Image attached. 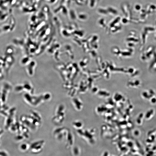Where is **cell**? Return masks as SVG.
<instances>
[{
    "mask_svg": "<svg viewBox=\"0 0 156 156\" xmlns=\"http://www.w3.org/2000/svg\"><path fill=\"white\" fill-rule=\"evenodd\" d=\"M44 143L43 141H38L33 143L30 147L32 151L35 153L41 151L43 150Z\"/></svg>",
    "mask_w": 156,
    "mask_h": 156,
    "instance_id": "cell-1",
    "label": "cell"
},
{
    "mask_svg": "<svg viewBox=\"0 0 156 156\" xmlns=\"http://www.w3.org/2000/svg\"><path fill=\"white\" fill-rule=\"evenodd\" d=\"M65 113L64 111L57 112L56 115L53 118V121L58 123H62L65 119Z\"/></svg>",
    "mask_w": 156,
    "mask_h": 156,
    "instance_id": "cell-2",
    "label": "cell"
},
{
    "mask_svg": "<svg viewBox=\"0 0 156 156\" xmlns=\"http://www.w3.org/2000/svg\"><path fill=\"white\" fill-rule=\"evenodd\" d=\"M70 132H68V134L67 135V140H66V141H67V143H66V146L69 147V146H71L72 145V137L71 133Z\"/></svg>",
    "mask_w": 156,
    "mask_h": 156,
    "instance_id": "cell-3",
    "label": "cell"
},
{
    "mask_svg": "<svg viewBox=\"0 0 156 156\" xmlns=\"http://www.w3.org/2000/svg\"><path fill=\"white\" fill-rule=\"evenodd\" d=\"M28 147V145L26 144H23L21 146V148L22 150L24 151L26 150H27Z\"/></svg>",
    "mask_w": 156,
    "mask_h": 156,
    "instance_id": "cell-4",
    "label": "cell"
},
{
    "mask_svg": "<svg viewBox=\"0 0 156 156\" xmlns=\"http://www.w3.org/2000/svg\"><path fill=\"white\" fill-rule=\"evenodd\" d=\"M153 113V110H151L149 112L146 114V117L147 118H149V117L150 116L151 114H152Z\"/></svg>",
    "mask_w": 156,
    "mask_h": 156,
    "instance_id": "cell-5",
    "label": "cell"
},
{
    "mask_svg": "<svg viewBox=\"0 0 156 156\" xmlns=\"http://www.w3.org/2000/svg\"><path fill=\"white\" fill-rule=\"evenodd\" d=\"M80 17L81 19H85L86 18V16L84 14H81L80 16Z\"/></svg>",
    "mask_w": 156,
    "mask_h": 156,
    "instance_id": "cell-6",
    "label": "cell"
},
{
    "mask_svg": "<svg viewBox=\"0 0 156 156\" xmlns=\"http://www.w3.org/2000/svg\"><path fill=\"white\" fill-rule=\"evenodd\" d=\"M152 102L153 103L155 102H156V99H152Z\"/></svg>",
    "mask_w": 156,
    "mask_h": 156,
    "instance_id": "cell-7",
    "label": "cell"
},
{
    "mask_svg": "<svg viewBox=\"0 0 156 156\" xmlns=\"http://www.w3.org/2000/svg\"><path fill=\"white\" fill-rule=\"evenodd\" d=\"M135 133L136 135H138L139 134V133L138 131H136Z\"/></svg>",
    "mask_w": 156,
    "mask_h": 156,
    "instance_id": "cell-8",
    "label": "cell"
}]
</instances>
